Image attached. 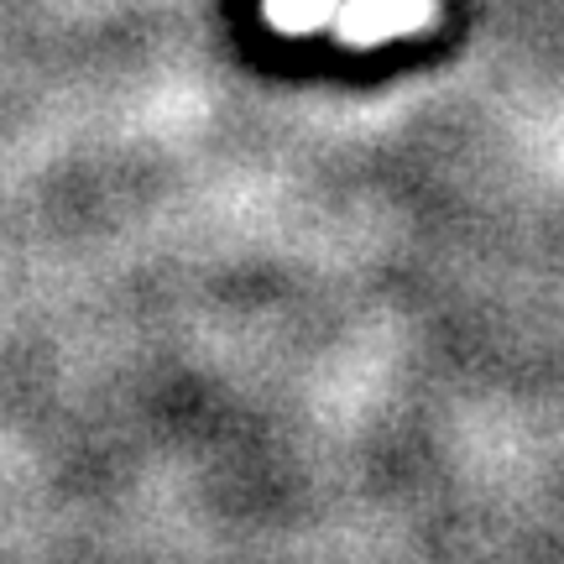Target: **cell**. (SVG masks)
<instances>
[{"mask_svg":"<svg viewBox=\"0 0 564 564\" xmlns=\"http://www.w3.org/2000/svg\"><path fill=\"white\" fill-rule=\"evenodd\" d=\"M434 0H345L335 11V32L356 47H371V42L403 37V32H419L434 21Z\"/></svg>","mask_w":564,"mask_h":564,"instance_id":"cell-1","label":"cell"},{"mask_svg":"<svg viewBox=\"0 0 564 564\" xmlns=\"http://www.w3.org/2000/svg\"><path fill=\"white\" fill-rule=\"evenodd\" d=\"M335 11H340V0H267V17L282 32H314L319 21H335Z\"/></svg>","mask_w":564,"mask_h":564,"instance_id":"cell-2","label":"cell"}]
</instances>
